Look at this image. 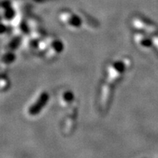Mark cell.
<instances>
[{
  "label": "cell",
  "mask_w": 158,
  "mask_h": 158,
  "mask_svg": "<svg viewBox=\"0 0 158 158\" xmlns=\"http://www.w3.org/2000/svg\"><path fill=\"white\" fill-rule=\"evenodd\" d=\"M15 57L13 56V55L10 54H5V57H3V59L5 61V63H10L13 62V61L14 60Z\"/></svg>",
  "instance_id": "6"
},
{
  "label": "cell",
  "mask_w": 158,
  "mask_h": 158,
  "mask_svg": "<svg viewBox=\"0 0 158 158\" xmlns=\"http://www.w3.org/2000/svg\"><path fill=\"white\" fill-rule=\"evenodd\" d=\"M48 101V94L46 92L40 94L36 100L28 108V114L30 116H36L44 108L45 105Z\"/></svg>",
  "instance_id": "1"
},
{
  "label": "cell",
  "mask_w": 158,
  "mask_h": 158,
  "mask_svg": "<svg viewBox=\"0 0 158 158\" xmlns=\"http://www.w3.org/2000/svg\"><path fill=\"white\" fill-rule=\"evenodd\" d=\"M60 19L67 24L68 27L72 28H79L81 26V19L80 17L72 13L64 12L60 15Z\"/></svg>",
  "instance_id": "3"
},
{
  "label": "cell",
  "mask_w": 158,
  "mask_h": 158,
  "mask_svg": "<svg viewBox=\"0 0 158 158\" xmlns=\"http://www.w3.org/2000/svg\"><path fill=\"white\" fill-rule=\"evenodd\" d=\"M74 96L72 92L70 91H65L64 92H63L62 96H61V102L63 105H67L71 103V102L73 100Z\"/></svg>",
  "instance_id": "5"
},
{
  "label": "cell",
  "mask_w": 158,
  "mask_h": 158,
  "mask_svg": "<svg viewBox=\"0 0 158 158\" xmlns=\"http://www.w3.org/2000/svg\"><path fill=\"white\" fill-rule=\"evenodd\" d=\"M63 50V44L60 40H52L49 45L48 52L51 55L59 54Z\"/></svg>",
  "instance_id": "4"
},
{
  "label": "cell",
  "mask_w": 158,
  "mask_h": 158,
  "mask_svg": "<svg viewBox=\"0 0 158 158\" xmlns=\"http://www.w3.org/2000/svg\"><path fill=\"white\" fill-rule=\"evenodd\" d=\"M125 64L122 61H116L108 68V76H109L110 83L116 80L121 76L125 70Z\"/></svg>",
  "instance_id": "2"
}]
</instances>
